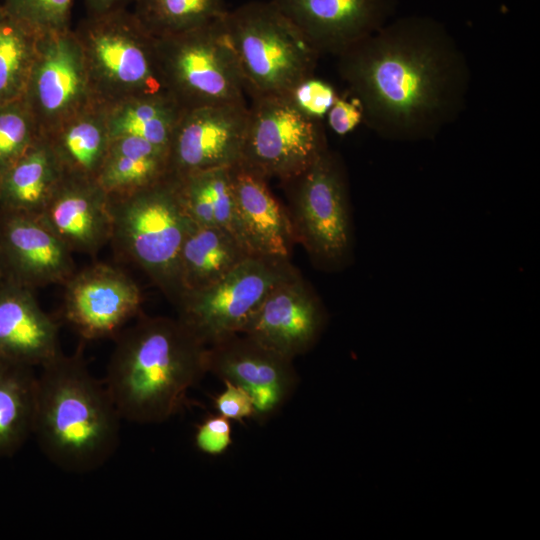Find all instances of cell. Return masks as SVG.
Returning <instances> with one entry per match:
<instances>
[{
	"label": "cell",
	"mask_w": 540,
	"mask_h": 540,
	"mask_svg": "<svg viewBox=\"0 0 540 540\" xmlns=\"http://www.w3.org/2000/svg\"><path fill=\"white\" fill-rule=\"evenodd\" d=\"M337 57L363 123L383 139H434L464 111L471 86L466 55L438 20L391 19Z\"/></svg>",
	"instance_id": "1"
},
{
	"label": "cell",
	"mask_w": 540,
	"mask_h": 540,
	"mask_svg": "<svg viewBox=\"0 0 540 540\" xmlns=\"http://www.w3.org/2000/svg\"><path fill=\"white\" fill-rule=\"evenodd\" d=\"M114 338L104 384L122 420L167 421L207 373V346L178 318L141 316Z\"/></svg>",
	"instance_id": "2"
},
{
	"label": "cell",
	"mask_w": 540,
	"mask_h": 540,
	"mask_svg": "<svg viewBox=\"0 0 540 540\" xmlns=\"http://www.w3.org/2000/svg\"><path fill=\"white\" fill-rule=\"evenodd\" d=\"M32 435L57 467L87 473L115 453L122 418L104 384L89 371L80 346L40 367Z\"/></svg>",
	"instance_id": "3"
},
{
	"label": "cell",
	"mask_w": 540,
	"mask_h": 540,
	"mask_svg": "<svg viewBox=\"0 0 540 540\" xmlns=\"http://www.w3.org/2000/svg\"><path fill=\"white\" fill-rule=\"evenodd\" d=\"M109 198L110 242L176 305L182 295L180 253L196 225L185 210L177 180L169 175L151 186Z\"/></svg>",
	"instance_id": "4"
},
{
	"label": "cell",
	"mask_w": 540,
	"mask_h": 540,
	"mask_svg": "<svg viewBox=\"0 0 540 540\" xmlns=\"http://www.w3.org/2000/svg\"><path fill=\"white\" fill-rule=\"evenodd\" d=\"M294 242L320 271L340 272L354 261L355 234L344 161L329 147L304 171L281 181Z\"/></svg>",
	"instance_id": "5"
},
{
	"label": "cell",
	"mask_w": 540,
	"mask_h": 540,
	"mask_svg": "<svg viewBox=\"0 0 540 540\" xmlns=\"http://www.w3.org/2000/svg\"><path fill=\"white\" fill-rule=\"evenodd\" d=\"M222 22L250 97L287 96L314 76L320 53L271 1L246 2Z\"/></svg>",
	"instance_id": "6"
},
{
	"label": "cell",
	"mask_w": 540,
	"mask_h": 540,
	"mask_svg": "<svg viewBox=\"0 0 540 540\" xmlns=\"http://www.w3.org/2000/svg\"><path fill=\"white\" fill-rule=\"evenodd\" d=\"M73 31L99 103L165 91L156 38L128 8L86 15Z\"/></svg>",
	"instance_id": "7"
},
{
	"label": "cell",
	"mask_w": 540,
	"mask_h": 540,
	"mask_svg": "<svg viewBox=\"0 0 540 540\" xmlns=\"http://www.w3.org/2000/svg\"><path fill=\"white\" fill-rule=\"evenodd\" d=\"M223 18L156 38L164 89L184 110L246 102L243 79L223 28Z\"/></svg>",
	"instance_id": "8"
},
{
	"label": "cell",
	"mask_w": 540,
	"mask_h": 540,
	"mask_svg": "<svg viewBox=\"0 0 540 540\" xmlns=\"http://www.w3.org/2000/svg\"><path fill=\"white\" fill-rule=\"evenodd\" d=\"M298 274L289 259L250 255L214 284L183 293L177 318L211 345L240 333L267 295Z\"/></svg>",
	"instance_id": "9"
},
{
	"label": "cell",
	"mask_w": 540,
	"mask_h": 540,
	"mask_svg": "<svg viewBox=\"0 0 540 540\" xmlns=\"http://www.w3.org/2000/svg\"><path fill=\"white\" fill-rule=\"evenodd\" d=\"M327 148L322 121L306 116L287 96L251 97L238 163L283 181L304 171Z\"/></svg>",
	"instance_id": "10"
},
{
	"label": "cell",
	"mask_w": 540,
	"mask_h": 540,
	"mask_svg": "<svg viewBox=\"0 0 540 540\" xmlns=\"http://www.w3.org/2000/svg\"><path fill=\"white\" fill-rule=\"evenodd\" d=\"M22 98L42 136L73 114L98 102L72 28L40 34Z\"/></svg>",
	"instance_id": "11"
},
{
	"label": "cell",
	"mask_w": 540,
	"mask_h": 540,
	"mask_svg": "<svg viewBox=\"0 0 540 540\" xmlns=\"http://www.w3.org/2000/svg\"><path fill=\"white\" fill-rule=\"evenodd\" d=\"M63 286V319L83 340L115 337L143 301L127 273L104 263L76 270Z\"/></svg>",
	"instance_id": "12"
},
{
	"label": "cell",
	"mask_w": 540,
	"mask_h": 540,
	"mask_svg": "<svg viewBox=\"0 0 540 540\" xmlns=\"http://www.w3.org/2000/svg\"><path fill=\"white\" fill-rule=\"evenodd\" d=\"M205 365L207 373L241 386L250 394L254 417L259 420L274 415L298 384L292 359L242 333L208 345Z\"/></svg>",
	"instance_id": "13"
},
{
	"label": "cell",
	"mask_w": 540,
	"mask_h": 540,
	"mask_svg": "<svg viewBox=\"0 0 540 540\" xmlns=\"http://www.w3.org/2000/svg\"><path fill=\"white\" fill-rule=\"evenodd\" d=\"M247 122L246 102L183 110L168 148L169 175L181 178L237 164Z\"/></svg>",
	"instance_id": "14"
},
{
	"label": "cell",
	"mask_w": 540,
	"mask_h": 540,
	"mask_svg": "<svg viewBox=\"0 0 540 540\" xmlns=\"http://www.w3.org/2000/svg\"><path fill=\"white\" fill-rule=\"evenodd\" d=\"M327 321L321 298L299 273L267 295L240 333L294 360L316 345Z\"/></svg>",
	"instance_id": "15"
},
{
	"label": "cell",
	"mask_w": 540,
	"mask_h": 540,
	"mask_svg": "<svg viewBox=\"0 0 540 540\" xmlns=\"http://www.w3.org/2000/svg\"><path fill=\"white\" fill-rule=\"evenodd\" d=\"M322 54L338 56L394 16L398 0H269Z\"/></svg>",
	"instance_id": "16"
},
{
	"label": "cell",
	"mask_w": 540,
	"mask_h": 540,
	"mask_svg": "<svg viewBox=\"0 0 540 540\" xmlns=\"http://www.w3.org/2000/svg\"><path fill=\"white\" fill-rule=\"evenodd\" d=\"M72 254L39 215L0 210V255L8 279L33 290L63 286L76 271Z\"/></svg>",
	"instance_id": "17"
},
{
	"label": "cell",
	"mask_w": 540,
	"mask_h": 540,
	"mask_svg": "<svg viewBox=\"0 0 540 540\" xmlns=\"http://www.w3.org/2000/svg\"><path fill=\"white\" fill-rule=\"evenodd\" d=\"M39 217L73 253L95 256L111 240L110 198L96 179L64 175Z\"/></svg>",
	"instance_id": "18"
},
{
	"label": "cell",
	"mask_w": 540,
	"mask_h": 540,
	"mask_svg": "<svg viewBox=\"0 0 540 540\" xmlns=\"http://www.w3.org/2000/svg\"><path fill=\"white\" fill-rule=\"evenodd\" d=\"M230 178L240 243L252 255L289 259L294 242L289 218L268 179L240 163L230 167Z\"/></svg>",
	"instance_id": "19"
},
{
	"label": "cell",
	"mask_w": 540,
	"mask_h": 540,
	"mask_svg": "<svg viewBox=\"0 0 540 540\" xmlns=\"http://www.w3.org/2000/svg\"><path fill=\"white\" fill-rule=\"evenodd\" d=\"M34 291L10 279L0 283V359L41 367L63 352L58 325Z\"/></svg>",
	"instance_id": "20"
},
{
	"label": "cell",
	"mask_w": 540,
	"mask_h": 540,
	"mask_svg": "<svg viewBox=\"0 0 540 540\" xmlns=\"http://www.w3.org/2000/svg\"><path fill=\"white\" fill-rule=\"evenodd\" d=\"M43 136L65 175L97 178L111 141L101 103L78 111Z\"/></svg>",
	"instance_id": "21"
},
{
	"label": "cell",
	"mask_w": 540,
	"mask_h": 540,
	"mask_svg": "<svg viewBox=\"0 0 540 540\" xmlns=\"http://www.w3.org/2000/svg\"><path fill=\"white\" fill-rule=\"evenodd\" d=\"M44 136L0 175V210L39 215L64 177Z\"/></svg>",
	"instance_id": "22"
},
{
	"label": "cell",
	"mask_w": 540,
	"mask_h": 540,
	"mask_svg": "<svg viewBox=\"0 0 540 540\" xmlns=\"http://www.w3.org/2000/svg\"><path fill=\"white\" fill-rule=\"evenodd\" d=\"M169 176L168 149L134 136L111 138L96 178L110 195H122Z\"/></svg>",
	"instance_id": "23"
},
{
	"label": "cell",
	"mask_w": 540,
	"mask_h": 540,
	"mask_svg": "<svg viewBox=\"0 0 540 540\" xmlns=\"http://www.w3.org/2000/svg\"><path fill=\"white\" fill-rule=\"evenodd\" d=\"M250 255L228 231L217 226L195 225L180 253L182 295L214 284Z\"/></svg>",
	"instance_id": "24"
},
{
	"label": "cell",
	"mask_w": 540,
	"mask_h": 540,
	"mask_svg": "<svg viewBox=\"0 0 540 540\" xmlns=\"http://www.w3.org/2000/svg\"><path fill=\"white\" fill-rule=\"evenodd\" d=\"M102 105L111 138L134 136L167 149L184 110L166 91Z\"/></svg>",
	"instance_id": "25"
},
{
	"label": "cell",
	"mask_w": 540,
	"mask_h": 540,
	"mask_svg": "<svg viewBox=\"0 0 540 540\" xmlns=\"http://www.w3.org/2000/svg\"><path fill=\"white\" fill-rule=\"evenodd\" d=\"M34 367L0 359V458L17 452L33 432Z\"/></svg>",
	"instance_id": "26"
},
{
	"label": "cell",
	"mask_w": 540,
	"mask_h": 540,
	"mask_svg": "<svg viewBox=\"0 0 540 540\" xmlns=\"http://www.w3.org/2000/svg\"><path fill=\"white\" fill-rule=\"evenodd\" d=\"M131 10L155 38L186 32L222 19L225 0H132Z\"/></svg>",
	"instance_id": "27"
},
{
	"label": "cell",
	"mask_w": 540,
	"mask_h": 540,
	"mask_svg": "<svg viewBox=\"0 0 540 540\" xmlns=\"http://www.w3.org/2000/svg\"><path fill=\"white\" fill-rule=\"evenodd\" d=\"M40 34L6 15L0 22V103L23 96Z\"/></svg>",
	"instance_id": "28"
},
{
	"label": "cell",
	"mask_w": 540,
	"mask_h": 540,
	"mask_svg": "<svg viewBox=\"0 0 540 540\" xmlns=\"http://www.w3.org/2000/svg\"><path fill=\"white\" fill-rule=\"evenodd\" d=\"M41 136L23 98L0 103V175Z\"/></svg>",
	"instance_id": "29"
},
{
	"label": "cell",
	"mask_w": 540,
	"mask_h": 540,
	"mask_svg": "<svg viewBox=\"0 0 540 540\" xmlns=\"http://www.w3.org/2000/svg\"><path fill=\"white\" fill-rule=\"evenodd\" d=\"M6 15L39 34L71 29L74 0H1Z\"/></svg>",
	"instance_id": "30"
},
{
	"label": "cell",
	"mask_w": 540,
	"mask_h": 540,
	"mask_svg": "<svg viewBox=\"0 0 540 540\" xmlns=\"http://www.w3.org/2000/svg\"><path fill=\"white\" fill-rule=\"evenodd\" d=\"M338 93L328 82L311 76L298 83L287 95L306 116L322 121L334 104Z\"/></svg>",
	"instance_id": "31"
},
{
	"label": "cell",
	"mask_w": 540,
	"mask_h": 540,
	"mask_svg": "<svg viewBox=\"0 0 540 540\" xmlns=\"http://www.w3.org/2000/svg\"><path fill=\"white\" fill-rule=\"evenodd\" d=\"M195 445L208 455H221L232 444V426L222 415L210 416L197 426Z\"/></svg>",
	"instance_id": "32"
},
{
	"label": "cell",
	"mask_w": 540,
	"mask_h": 540,
	"mask_svg": "<svg viewBox=\"0 0 540 540\" xmlns=\"http://www.w3.org/2000/svg\"><path fill=\"white\" fill-rule=\"evenodd\" d=\"M225 389L214 399L215 407L223 417L242 422L255 416V407L250 394L241 386L223 381Z\"/></svg>",
	"instance_id": "33"
},
{
	"label": "cell",
	"mask_w": 540,
	"mask_h": 540,
	"mask_svg": "<svg viewBox=\"0 0 540 540\" xmlns=\"http://www.w3.org/2000/svg\"><path fill=\"white\" fill-rule=\"evenodd\" d=\"M326 118L329 128L335 134L345 136L363 123V111L357 99L338 94Z\"/></svg>",
	"instance_id": "34"
},
{
	"label": "cell",
	"mask_w": 540,
	"mask_h": 540,
	"mask_svg": "<svg viewBox=\"0 0 540 540\" xmlns=\"http://www.w3.org/2000/svg\"><path fill=\"white\" fill-rule=\"evenodd\" d=\"M86 15L102 14L120 8H127L132 0H83Z\"/></svg>",
	"instance_id": "35"
},
{
	"label": "cell",
	"mask_w": 540,
	"mask_h": 540,
	"mask_svg": "<svg viewBox=\"0 0 540 540\" xmlns=\"http://www.w3.org/2000/svg\"><path fill=\"white\" fill-rule=\"evenodd\" d=\"M6 279H8V277L0 255V283H2Z\"/></svg>",
	"instance_id": "36"
},
{
	"label": "cell",
	"mask_w": 540,
	"mask_h": 540,
	"mask_svg": "<svg viewBox=\"0 0 540 540\" xmlns=\"http://www.w3.org/2000/svg\"><path fill=\"white\" fill-rule=\"evenodd\" d=\"M5 16H6V13L4 11L2 4L0 3V22L3 20Z\"/></svg>",
	"instance_id": "37"
}]
</instances>
